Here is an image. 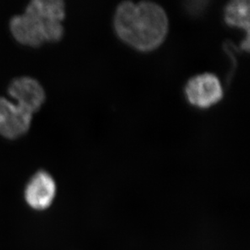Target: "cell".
Segmentation results:
<instances>
[{
    "label": "cell",
    "mask_w": 250,
    "mask_h": 250,
    "mask_svg": "<svg viewBox=\"0 0 250 250\" xmlns=\"http://www.w3.org/2000/svg\"><path fill=\"white\" fill-rule=\"evenodd\" d=\"M205 2H189L187 3V8L190 12H198L205 7Z\"/></svg>",
    "instance_id": "9c48e42d"
},
{
    "label": "cell",
    "mask_w": 250,
    "mask_h": 250,
    "mask_svg": "<svg viewBox=\"0 0 250 250\" xmlns=\"http://www.w3.org/2000/svg\"><path fill=\"white\" fill-rule=\"evenodd\" d=\"M25 12L41 20L62 21L65 17V5L61 0H33L27 6Z\"/></svg>",
    "instance_id": "52a82bcc"
},
{
    "label": "cell",
    "mask_w": 250,
    "mask_h": 250,
    "mask_svg": "<svg viewBox=\"0 0 250 250\" xmlns=\"http://www.w3.org/2000/svg\"><path fill=\"white\" fill-rule=\"evenodd\" d=\"M33 114L3 97H0V135L17 139L30 127Z\"/></svg>",
    "instance_id": "3957f363"
},
{
    "label": "cell",
    "mask_w": 250,
    "mask_h": 250,
    "mask_svg": "<svg viewBox=\"0 0 250 250\" xmlns=\"http://www.w3.org/2000/svg\"><path fill=\"white\" fill-rule=\"evenodd\" d=\"M10 29L14 38L24 45L38 46L45 42L42 20L26 12L12 17Z\"/></svg>",
    "instance_id": "5b68a950"
},
{
    "label": "cell",
    "mask_w": 250,
    "mask_h": 250,
    "mask_svg": "<svg viewBox=\"0 0 250 250\" xmlns=\"http://www.w3.org/2000/svg\"><path fill=\"white\" fill-rule=\"evenodd\" d=\"M113 24L122 41L143 52L159 47L168 29L165 10L155 2L146 1L122 2L116 9Z\"/></svg>",
    "instance_id": "6da1fadb"
},
{
    "label": "cell",
    "mask_w": 250,
    "mask_h": 250,
    "mask_svg": "<svg viewBox=\"0 0 250 250\" xmlns=\"http://www.w3.org/2000/svg\"><path fill=\"white\" fill-rule=\"evenodd\" d=\"M56 193L53 177L45 171L37 172L27 186L25 198L32 208L45 209L51 204Z\"/></svg>",
    "instance_id": "8992f818"
},
{
    "label": "cell",
    "mask_w": 250,
    "mask_h": 250,
    "mask_svg": "<svg viewBox=\"0 0 250 250\" xmlns=\"http://www.w3.org/2000/svg\"><path fill=\"white\" fill-rule=\"evenodd\" d=\"M185 92L188 102L201 109L217 104L224 95L220 80L210 73L201 74L190 79Z\"/></svg>",
    "instance_id": "7a4b0ae2"
},
{
    "label": "cell",
    "mask_w": 250,
    "mask_h": 250,
    "mask_svg": "<svg viewBox=\"0 0 250 250\" xmlns=\"http://www.w3.org/2000/svg\"><path fill=\"white\" fill-rule=\"evenodd\" d=\"M8 93L17 101L22 109L33 114L45 102V93L42 86L32 77L14 79L8 87Z\"/></svg>",
    "instance_id": "277c9868"
},
{
    "label": "cell",
    "mask_w": 250,
    "mask_h": 250,
    "mask_svg": "<svg viewBox=\"0 0 250 250\" xmlns=\"http://www.w3.org/2000/svg\"><path fill=\"white\" fill-rule=\"evenodd\" d=\"M224 19L230 26L237 27L249 33L250 29V2L236 0L229 2L224 10Z\"/></svg>",
    "instance_id": "ba28073f"
}]
</instances>
